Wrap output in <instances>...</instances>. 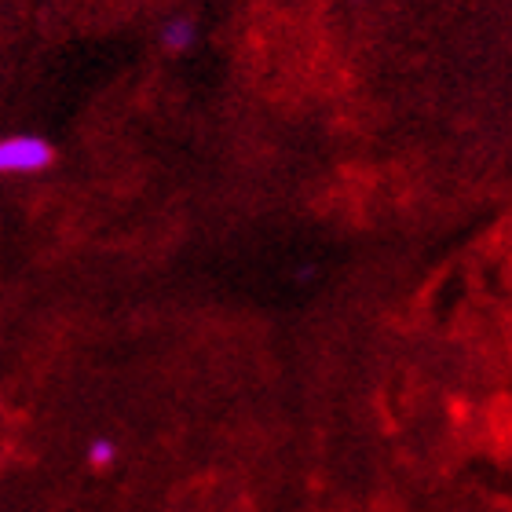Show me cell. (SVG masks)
Returning a JSON list of instances; mask_svg holds the SVG:
<instances>
[{"mask_svg":"<svg viewBox=\"0 0 512 512\" xmlns=\"http://www.w3.org/2000/svg\"><path fill=\"white\" fill-rule=\"evenodd\" d=\"M55 161V147L41 136L0 139V172H41Z\"/></svg>","mask_w":512,"mask_h":512,"instance_id":"cell-1","label":"cell"},{"mask_svg":"<svg viewBox=\"0 0 512 512\" xmlns=\"http://www.w3.org/2000/svg\"><path fill=\"white\" fill-rule=\"evenodd\" d=\"M194 41H198V26H194V19H187V15H176V19H169L161 26V48H165V52H172V55L191 52Z\"/></svg>","mask_w":512,"mask_h":512,"instance_id":"cell-2","label":"cell"},{"mask_svg":"<svg viewBox=\"0 0 512 512\" xmlns=\"http://www.w3.org/2000/svg\"><path fill=\"white\" fill-rule=\"evenodd\" d=\"M88 461H92V469H110L114 461H118V443L110 436H99L88 443Z\"/></svg>","mask_w":512,"mask_h":512,"instance_id":"cell-3","label":"cell"}]
</instances>
